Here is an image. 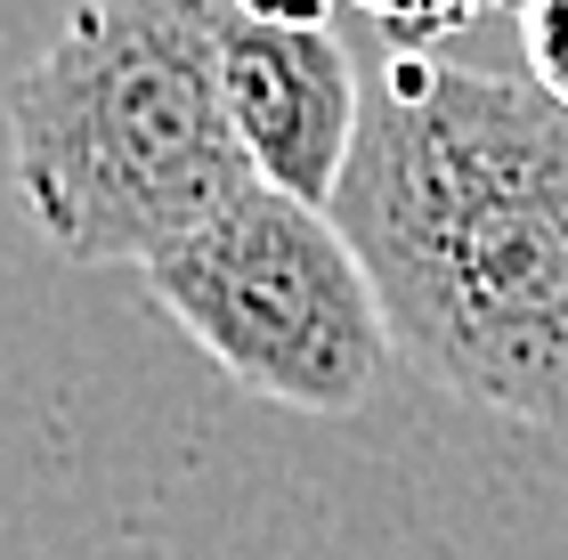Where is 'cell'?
<instances>
[{"label":"cell","mask_w":568,"mask_h":560,"mask_svg":"<svg viewBox=\"0 0 568 560\" xmlns=\"http://www.w3.org/2000/svg\"><path fill=\"white\" fill-rule=\"evenodd\" d=\"M146 293L236 390L325 422L357 415L398 349L342 220L276 187H244L220 220L163 252Z\"/></svg>","instance_id":"cell-3"},{"label":"cell","mask_w":568,"mask_h":560,"mask_svg":"<svg viewBox=\"0 0 568 560\" xmlns=\"http://www.w3.org/2000/svg\"><path fill=\"white\" fill-rule=\"evenodd\" d=\"M333 220L406 366L479 415L568 430V114L528 73L382 49Z\"/></svg>","instance_id":"cell-1"},{"label":"cell","mask_w":568,"mask_h":560,"mask_svg":"<svg viewBox=\"0 0 568 560\" xmlns=\"http://www.w3.org/2000/svg\"><path fill=\"white\" fill-rule=\"evenodd\" d=\"M227 114H236L252 180L333 212L366 131V82L333 33L227 17Z\"/></svg>","instance_id":"cell-4"},{"label":"cell","mask_w":568,"mask_h":560,"mask_svg":"<svg viewBox=\"0 0 568 560\" xmlns=\"http://www.w3.org/2000/svg\"><path fill=\"white\" fill-rule=\"evenodd\" d=\"M252 24H284V33H333V9L342 0H227Z\"/></svg>","instance_id":"cell-7"},{"label":"cell","mask_w":568,"mask_h":560,"mask_svg":"<svg viewBox=\"0 0 568 560\" xmlns=\"http://www.w3.org/2000/svg\"><path fill=\"white\" fill-rule=\"evenodd\" d=\"M349 9L382 33L390 58H438V41L471 33L496 0H349ZM511 9H520V0H511Z\"/></svg>","instance_id":"cell-5"},{"label":"cell","mask_w":568,"mask_h":560,"mask_svg":"<svg viewBox=\"0 0 568 560\" xmlns=\"http://www.w3.org/2000/svg\"><path fill=\"white\" fill-rule=\"evenodd\" d=\"M227 0H82L17 73V195L73 268H154L252 180L227 114Z\"/></svg>","instance_id":"cell-2"},{"label":"cell","mask_w":568,"mask_h":560,"mask_svg":"<svg viewBox=\"0 0 568 560\" xmlns=\"http://www.w3.org/2000/svg\"><path fill=\"white\" fill-rule=\"evenodd\" d=\"M520 41H528V82L568 114V0H520Z\"/></svg>","instance_id":"cell-6"}]
</instances>
